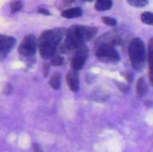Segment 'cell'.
Instances as JSON below:
<instances>
[{
  "label": "cell",
  "instance_id": "28",
  "mask_svg": "<svg viewBox=\"0 0 153 152\" xmlns=\"http://www.w3.org/2000/svg\"><path fill=\"white\" fill-rule=\"evenodd\" d=\"M82 1H88V2H91V1H93L94 0H81Z\"/></svg>",
  "mask_w": 153,
  "mask_h": 152
},
{
  "label": "cell",
  "instance_id": "17",
  "mask_svg": "<svg viewBox=\"0 0 153 152\" xmlns=\"http://www.w3.org/2000/svg\"><path fill=\"white\" fill-rule=\"evenodd\" d=\"M64 58L58 54L55 53L50 58V63L52 66H62L64 63Z\"/></svg>",
  "mask_w": 153,
  "mask_h": 152
},
{
  "label": "cell",
  "instance_id": "4",
  "mask_svg": "<svg viewBox=\"0 0 153 152\" xmlns=\"http://www.w3.org/2000/svg\"><path fill=\"white\" fill-rule=\"evenodd\" d=\"M95 55L97 59L102 63H115L120 61V55L114 46L108 45L96 46Z\"/></svg>",
  "mask_w": 153,
  "mask_h": 152
},
{
  "label": "cell",
  "instance_id": "10",
  "mask_svg": "<svg viewBox=\"0 0 153 152\" xmlns=\"http://www.w3.org/2000/svg\"><path fill=\"white\" fill-rule=\"evenodd\" d=\"M83 14V10L81 7H71V8H67L62 10L61 12V16L67 19H73V18L80 17Z\"/></svg>",
  "mask_w": 153,
  "mask_h": 152
},
{
  "label": "cell",
  "instance_id": "3",
  "mask_svg": "<svg viewBox=\"0 0 153 152\" xmlns=\"http://www.w3.org/2000/svg\"><path fill=\"white\" fill-rule=\"evenodd\" d=\"M128 55L133 69L136 71H141L146 61V47L141 39L135 37L131 40L128 48Z\"/></svg>",
  "mask_w": 153,
  "mask_h": 152
},
{
  "label": "cell",
  "instance_id": "6",
  "mask_svg": "<svg viewBox=\"0 0 153 152\" xmlns=\"http://www.w3.org/2000/svg\"><path fill=\"white\" fill-rule=\"evenodd\" d=\"M88 48L85 45L75 51L71 60L72 70L79 72V70L82 69L88 59Z\"/></svg>",
  "mask_w": 153,
  "mask_h": 152
},
{
  "label": "cell",
  "instance_id": "24",
  "mask_svg": "<svg viewBox=\"0 0 153 152\" xmlns=\"http://www.w3.org/2000/svg\"><path fill=\"white\" fill-rule=\"evenodd\" d=\"M49 66H50V65H49V64L48 63H43V75H44V77H46V76H47L48 72H49Z\"/></svg>",
  "mask_w": 153,
  "mask_h": 152
},
{
  "label": "cell",
  "instance_id": "26",
  "mask_svg": "<svg viewBox=\"0 0 153 152\" xmlns=\"http://www.w3.org/2000/svg\"><path fill=\"white\" fill-rule=\"evenodd\" d=\"M32 147H33V149H34V152H43V150H42V148H40V145L37 144V143H33L32 145Z\"/></svg>",
  "mask_w": 153,
  "mask_h": 152
},
{
  "label": "cell",
  "instance_id": "14",
  "mask_svg": "<svg viewBox=\"0 0 153 152\" xmlns=\"http://www.w3.org/2000/svg\"><path fill=\"white\" fill-rule=\"evenodd\" d=\"M49 86L54 89H60L61 85V74L60 72H55L49 80Z\"/></svg>",
  "mask_w": 153,
  "mask_h": 152
},
{
  "label": "cell",
  "instance_id": "13",
  "mask_svg": "<svg viewBox=\"0 0 153 152\" xmlns=\"http://www.w3.org/2000/svg\"><path fill=\"white\" fill-rule=\"evenodd\" d=\"M148 92V86L143 77H140L136 84V92L139 98L144 96Z\"/></svg>",
  "mask_w": 153,
  "mask_h": 152
},
{
  "label": "cell",
  "instance_id": "1",
  "mask_svg": "<svg viewBox=\"0 0 153 152\" xmlns=\"http://www.w3.org/2000/svg\"><path fill=\"white\" fill-rule=\"evenodd\" d=\"M96 27L87 25H73L65 33V39L58 46L60 53H68L77 50L97 34Z\"/></svg>",
  "mask_w": 153,
  "mask_h": 152
},
{
  "label": "cell",
  "instance_id": "2",
  "mask_svg": "<svg viewBox=\"0 0 153 152\" xmlns=\"http://www.w3.org/2000/svg\"><path fill=\"white\" fill-rule=\"evenodd\" d=\"M65 33V28H58L43 31L39 36L37 40V47L43 59H49L56 53Z\"/></svg>",
  "mask_w": 153,
  "mask_h": 152
},
{
  "label": "cell",
  "instance_id": "23",
  "mask_svg": "<svg viewBox=\"0 0 153 152\" xmlns=\"http://www.w3.org/2000/svg\"><path fill=\"white\" fill-rule=\"evenodd\" d=\"M96 78H97V77H96V75H93V74L87 75V76H86L87 83H93V82L96 80Z\"/></svg>",
  "mask_w": 153,
  "mask_h": 152
},
{
  "label": "cell",
  "instance_id": "18",
  "mask_svg": "<svg viewBox=\"0 0 153 152\" xmlns=\"http://www.w3.org/2000/svg\"><path fill=\"white\" fill-rule=\"evenodd\" d=\"M129 5L135 7H143L149 3V0H127Z\"/></svg>",
  "mask_w": 153,
  "mask_h": 152
},
{
  "label": "cell",
  "instance_id": "27",
  "mask_svg": "<svg viewBox=\"0 0 153 152\" xmlns=\"http://www.w3.org/2000/svg\"><path fill=\"white\" fill-rule=\"evenodd\" d=\"M11 90H12V86H11V85H10V83H8V84L6 85L5 88H4V92H5L6 94H10V92H11Z\"/></svg>",
  "mask_w": 153,
  "mask_h": 152
},
{
  "label": "cell",
  "instance_id": "22",
  "mask_svg": "<svg viewBox=\"0 0 153 152\" xmlns=\"http://www.w3.org/2000/svg\"><path fill=\"white\" fill-rule=\"evenodd\" d=\"M121 75L126 79L127 81L132 82L134 80V74L131 72H121Z\"/></svg>",
  "mask_w": 153,
  "mask_h": 152
},
{
  "label": "cell",
  "instance_id": "19",
  "mask_svg": "<svg viewBox=\"0 0 153 152\" xmlns=\"http://www.w3.org/2000/svg\"><path fill=\"white\" fill-rule=\"evenodd\" d=\"M102 20L104 22L105 25H108L111 27H114L117 25V21L113 17H111V16H102Z\"/></svg>",
  "mask_w": 153,
  "mask_h": 152
},
{
  "label": "cell",
  "instance_id": "20",
  "mask_svg": "<svg viewBox=\"0 0 153 152\" xmlns=\"http://www.w3.org/2000/svg\"><path fill=\"white\" fill-rule=\"evenodd\" d=\"M75 1L76 0H63L61 4H60L59 9L63 10H65L66 8H67L70 5H72V4H73L75 2Z\"/></svg>",
  "mask_w": 153,
  "mask_h": 152
},
{
  "label": "cell",
  "instance_id": "12",
  "mask_svg": "<svg viewBox=\"0 0 153 152\" xmlns=\"http://www.w3.org/2000/svg\"><path fill=\"white\" fill-rule=\"evenodd\" d=\"M113 6L112 0H96L95 7L97 11H105L110 10Z\"/></svg>",
  "mask_w": 153,
  "mask_h": 152
},
{
  "label": "cell",
  "instance_id": "7",
  "mask_svg": "<svg viewBox=\"0 0 153 152\" xmlns=\"http://www.w3.org/2000/svg\"><path fill=\"white\" fill-rule=\"evenodd\" d=\"M16 43V39L10 36L0 34V61H3Z\"/></svg>",
  "mask_w": 153,
  "mask_h": 152
},
{
  "label": "cell",
  "instance_id": "21",
  "mask_svg": "<svg viewBox=\"0 0 153 152\" xmlns=\"http://www.w3.org/2000/svg\"><path fill=\"white\" fill-rule=\"evenodd\" d=\"M115 84H116V86H117V88L120 90H121L123 92H128L130 89V86L126 84V83H121V82L119 81H115Z\"/></svg>",
  "mask_w": 153,
  "mask_h": 152
},
{
  "label": "cell",
  "instance_id": "11",
  "mask_svg": "<svg viewBox=\"0 0 153 152\" xmlns=\"http://www.w3.org/2000/svg\"><path fill=\"white\" fill-rule=\"evenodd\" d=\"M147 61L149 63V77L150 83L152 85V77H153V38H151L149 41L147 49Z\"/></svg>",
  "mask_w": 153,
  "mask_h": 152
},
{
  "label": "cell",
  "instance_id": "5",
  "mask_svg": "<svg viewBox=\"0 0 153 152\" xmlns=\"http://www.w3.org/2000/svg\"><path fill=\"white\" fill-rule=\"evenodd\" d=\"M37 51V40L34 34H30L25 36L18 48V52L21 56L31 58L35 55Z\"/></svg>",
  "mask_w": 153,
  "mask_h": 152
},
{
  "label": "cell",
  "instance_id": "9",
  "mask_svg": "<svg viewBox=\"0 0 153 152\" xmlns=\"http://www.w3.org/2000/svg\"><path fill=\"white\" fill-rule=\"evenodd\" d=\"M67 83L69 88L72 92H76L79 89V72L78 71L72 70L70 71L67 75Z\"/></svg>",
  "mask_w": 153,
  "mask_h": 152
},
{
  "label": "cell",
  "instance_id": "15",
  "mask_svg": "<svg viewBox=\"0 0 153 152\" xmlns=\"http://www.w3.org/2000/svg\"><path fill=\"white\" fill-rule=\"evenodd\" d=\"M22 7H23V3L21 0H13L10 3V13H17L22 10Z\"/></svg>",
  "mask_w": 153,
  "mask_h": 152
},
{
  "label": "cell",
  "instance_id": "16",
  "mask_svg": "<svg viewBox=\"0 0 153 152\" xmlns=\"http://www.w3.org/2000/svg\"><path fill=\"white\" fill-rule=\"evenodd\" d=\"M140 19L142 22L146 25H153V13L152 12H143L140 15Z\"/></svg>",
  "mask_w": 153,
  "mask_h": 152
},
{
  "label": "cell",
  "instance_id": "25",
  "mask_svg": "<svg viewBox=\"0 0 153 152\" xmlns=\"http://www.w3.org/2000/svg\"><path fill=\"white\" fill-rule=\"evenodd\" d=\"M37 12L39 13H41V14L46 15V16H49V15H51V13L49 10H46V9L45 8H43V7H39V8L37 9Z\"/></svg>",
  "mask_w": 153,
  "mask_h": 152
},
{
  "label": "cell",
  "instance_id": "8",
  "mask_svg": "<svg viewBox=\"0 0 153 152\" xmlns=\"http://www.w3.org/2000/svg\"><path fill=\"white\" fill-rule=\"evenodd\" d=\"M123 43V40L120 36L118 35L117 33L113 31H109L103 34L100 39L97 41L96 46L97 45H108L111 46H116L121 45Z\"/></svg>",
  "mask_w": 153,
  "mask_h": 152
}]
</instances>
